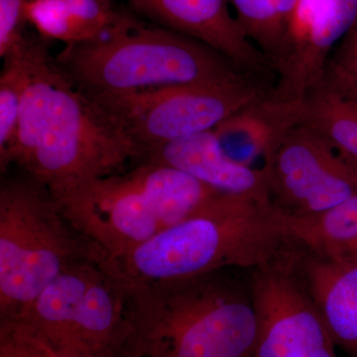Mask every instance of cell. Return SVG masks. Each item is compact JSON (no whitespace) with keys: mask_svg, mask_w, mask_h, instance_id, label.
Segmentation results:
<instances>
[{"mask_svg":"<svg viewBox=\"0 0 357 357\" xmlns=\"http://www.w3.org/2000/svg\"><path fill=\"white\" fill-rule=\"evenodd\" d=\"M142 160L171 167L220 192L268 201L262 169L229 157L215 130L151 148L141 155Z\"/></svg>","mask_w":357,"mask_h":357,"instance_id":"7c38bea8","label":"cell"},{"mask_svg":"<svg viewBox=\"0 0 357 357\" xmlns=\"http://www.w3.org/2000/svg\"><path fill=\"white\" fill-rule=\"evenodd\" d=\"M293 239L301 270L335 344L357 357V266L328 261Z\"/></svg>","mask_w":357,"mask_h":357,"instance_id":"5bb4252c","label":"cell"},{"mask_svg":"<svg viewBox=\"0 0 357 357\" xmlns=\"http://www.w3.org/2000/svg\"><path fill=\"white\" fill-rule=\"evenodd\" d=\"M272 89L273 84L265 79L246 76L93 98L121 122L138 148L139 160L151 148L215 130Z\"/></svg>","mask_w":357,"mask_h":357,"instance_id":"ba28073f","label":"cell"},{"mask_svg":"<svg viewBox=\"0 0 357 357\" xmlns=\"http://www.w3.org/2000/svg\"><path fill=\"white\" fill-rule=\"evenodd\" d=\"M48 42L28 35V84L17 131L0 156L44 185L58 203L98 178L123 171L139 151L121 122L59 68Z\"/></svg>","mask_w":357,"mask_h":357,"instance_id":"6da1fadb","label":"cell"},{"mask_svg":"<svg viewBox=\"0 0 357 357\" xmlns=\"http://www.w3.org/2000/svg\"><path fill=\"white\" fill-rule=\"evenodd\" d=\"M220 191L187 174L142 160L98 178L60 202L73 227L115 256L182 222Z\"/></svg>","mask_w":357,"mask_h":357,"instance_id":"5b68a950","label":"cell"},{"mask_svg":"<svg viewBox=\"0 0 357 357\" xmlns=\"http://www.w3.org/2000/svg\"><path fill=\"white\" fill-rule=\"evenodd\" d=\"M0 357H70L20 319H0Z\"/></svg>","mask_w":357,"mask_h":357,"instance_id":"44dd1931","label":"cell"},{"mask_svg":"<svg viewBox=\"0 0 357 357\" xmlns=\"http://www.w3.org/2000/svg\"><path fill=\"white\" fill-rule=\"evenodd\" d=\"M236 8V20L244 34L255 45L274 70L280 56L286 28L282 24L273 0H229Z\"/></svg>","mask_w":357,"mask_h":357,"instance_id":"ffe728a7","label":"cell"},{"mask_svg":"<svg viewBox=\"0 0 357 357\" xmlns=\"http://www.w3.org/2000/svg\"><path fill=\"white\" fill-rule=\"evenodd\" d=\"M229 0H130L155 24L208 45L250 76L274 84V70L230 14Z\"/></svg>","mask_w":357,"mask_h":357,"instance_id":"8fae6325","label":"cell"},{"mask_svg":"<svg viewBox=\"0 0 357 357\" xmlns=\"http://www.w3.org/2000/svg\"><path fill=\"white\" fill-rule=\"evenodd\" d=\"M357 17V0H325L311 31L276 70L272 95L279 102H300L326 76L333 49Z\"/></svg>","mask_w":357,"mask_h":357,"instance_id":"4fadbf2b","label":"cell"},{"mask_svg":"<svg viewBox=\"0 0 357 357\" xmlns=\"http://www.w3.org/2000/svg\"><path fill=\"white\" fill-rule=\"evenodd\" d=\"M248 274L257 319L255 357H338L292 237L278 255Z\"/></svg>","mask_w":357,"mask_h":357,"instance_id":"30bf717a","label":"cell"},{"mask_svg":"<svg viewBox=\"0 0 357 357\" xmlns=\"http://www.w3.org/2000/svg\"><path fill=\"white\" fill-rule=\"evenodd\" d=\"M296 123L323 135L357 166V91L325 76L295 103Z\"/></svg>","mask_w":357,"mask_h":357,"instance_id":"2e32d148","label":"cell"},{"mask_svg":"<svg viewBox=\"0 0 357 357\" xmlns=\"http://www.w3.org/2000/svg\"><path fill=\"white\" fill-rule=\"evenodd\" d=\"M326 76L357 91V17L331 54Z\"/></svg>","mask_w":357,"mask_h":357,"instance_id":"7402d4cb","label":"cell"},{"mask_svg":"<svg viewBox=\"0 0 357 357\" xmlns=\"http://www.w3.org/2000/svg\"><path fill=\"white\" fill-rule=\"evenodd\" d=\"M102 260L70 265L13 319L67 356L132 357L130 294Z\"/></svg>","mask_w":357,"mask_h":357,"instance_id":"52a82bcc","label":"cell"},{"mask_svg":"<svg viewBox=\"0 0 357 357\" xmlns=\"http://www.w3.org/2000/svg\"><path fill=\"white\" fill-rule=\"evenodd\" d=\"M298 2L299 0H273L275 11L282 24L286 28V31Z\"/></svg>","mask_w":357,"mask_h":357,"instance_id":"cb8c5ba5","label":"cell"},{"mask_svg":"<svg viewBox=\"0 0 357 357\" xmlns=\"http://www.w3.org/2000/svg\"><path fill=\"white\" fill-rule=\"evenodd\" d=\"M121 14L114 0H29L26 6L28 23L39 36L65 46L100 38Z\"/></svg>","mask_w":357,"mask_h":357,"instance_id":"9a60e30c","label":"cell"},{"mask_svg":"<svg viewBox=\"0 0 357 357\" xmlns=\"http://www.w3.org/2000/svg\"><path fill=\"white\" fill-rule=\"evenodd\" d=\"M286 222L291 236L317 255L357 266V196L317 217Z\"/></svg>","mask_w":357,"mask_h":357,"instance_id":"ac0fdd59","label":"cell"},{"mask_svg":"<svg viewBox=\"0 0 357 357\" xmlns=\"http://www.w3.org/2000/svg\"><path fill=\"white\" fill-rule=\"evenodd\" d=\"M295 103L265 98L239 110L215 129L220 144L232 159L249 165L264 156L282 134L296 123Z\"/></svg>","mask_w":357,"mask_h":357,"instance_id":"e0dca14e","label":"cell"},{"mask_svg":"<svg viewBox=\"0 0 357 357\" xmlns=\"http://www.w3.org/2000/svg\"><path fill=\"white\" fill-rule=\"evenodd\" d=\"M267 199L286 220L317 217L357 196V166L330 141L295 123L263 156Z\"/></svg>","mask_w":357,"mask_h":357,"instance_id":"9c48e42d","label":"cell"},{"mask_svg":"<svg viewBox=\"0 0 357 357\" xmlns=\"http://www.w3.org/2000/svg\"><path fill=\"white\" fill-rule=\"evenodd\" d=\"M55 60L91 98L250 76L208 45L123 13L100 38L66 45Z\"/></svg>","mask_w":357,"mask_h":357,"instance_id":"277c9868","label":"cell"},{"mask_svg":"<svg viewBox=\"0 0 357 357\" xmlns=\"http://www.w3.org/2000/svg\"><path fill=\"white\" fill-rule=\"evenodd\" d=\"M230 270L128 291L132 357H255L257 319L248 276Z\"/></svg>","mask_w":357,"mask_h":357,"instance_id":"3957f363","label":"cell"},{"mask_svg":"<svg viewBox=\"0 0 357 357\" xmlns=\"http://www.w3.org/2000/svg\"><path fill=\"white\" fill-rule=\"evenodd\" d=\"M29 0H0V57L3 59L27 36L26 6Z\"/></svg>","mask_w":357,"mask_h":357,"instance_id":"603a6c76","label":"cell"},{"mask_svg":"<svg viewBox=\"0 0 357 357\" xmlns=\"http://www.w3.org/2000/svg\"><path fill=\"white\" fill-rule=\"evenodd\" d=\"M291 237L269 202L220 192L182 222L103 263L132 291L220 270L248 271L271 260Z\"/></svg>","mask_w":357,"mask_h":357,"instance_id":"7a4b0ae2","label":"cell"},{"mask_svg":"<svg viewBox=\"0 0 357 357\" xmlns=\"http://www.w3.org/2000/svg\"><path fill=\"white\" fill-rule=\"evenodd\" d=\"M27 39L28 34L3 58L0 75V156L10 147L17 131L29 73Z\"/></svg>","mask_w":357,"mask_h":357,"instance_id":"d6986e66","label":"cell"},{"mask_svg":"<svg viewBox=\"0 0 357 357\" xmlns=\"http://www.w3.org/2000/svg\"><path fill=\"white\" fill-rule=\"evenodd\" d=\"M103 257L44 185L23 173L2 180L0 319L22 314L70 265Z\"/></svg>","mask_w":357,"mask_h":357,"instance_id":"8992f818","label":"cell"}]
</instances>
